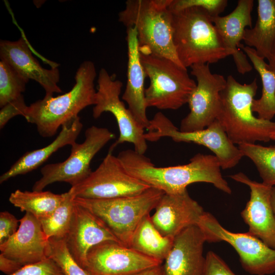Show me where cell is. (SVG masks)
<instances>
[{
  "label": "cell",
  "mask_w": 275,
  "mask_h": 275,
  "mask_svg": "<svg viewBox=\"0 0 275 275\" xmlns=\"http://www.w3.org/2000/svg\"><path fill=\"white\" fill-rule=\"evenodd\" d=\"M118 157L129 174L164 194L183 192L197 182L211 183L226 194L232 193L215 155L198 153L187 164L168 167H157L144 154L131 149L121 152Z\"/></svg>",
  "instance_id": "6da1fadb"
},
{
  "label": "cell",
  "mask_w": 275,
  "mask_h": 275,
  "mask_svg": "<svg viewBox=\"0 0 275 275\" xmlns=\"http://www.w3.org/2000/svg\"><path fill=\"white\" fill-rule=\"evenodd\" d=\"M96 70L90 61L82 62L77 70L72 89L61 95L44 97L27 106L23 117L36 125L43 138L53 136L59 128L72 121L86 107L95 105Z\"/></svg>",
  "instance_id": "7a4b0ae2"
},
{
  "label": "cell",
  "mask_w": 275,
  "mask_h": 275,
  "mask_svg": "<svg viewBox=\"0 0 275 275\" xmlns=\"http://www.w3.org/2000/svg\"><path fill=\"white\" fill-rule=\"evenodd\" d=\"M172 13L174 44L185 68L215 63L230 56L205 10L193 7Z\"/></svg>",
  "instance_id": "3957f363"
},
{
  "label": "cell",
  "mask_w": 275,
  "mask_h": 275,
  "mask_svg": "<svg viewBox=\"0 0 275 275\" xmlns=\"http://www.w3.org/2000/svg\"><path fill=\"white\" fill-rule=\"evenodd\" d=\"M172 0H128L119 21L136 29L141 53L171 60L184 67L173 41ZM185 68V67H184Z\"/></svg>",
  "instance_id": "277c9868"
},
{
  "label": "cell",
  "mask_w": 275,
  "mask_h": 275,
  "mask_svg": "<svg viewBox=\"0 0 275 275\" xmlns=\"http://www.w3.org/2000/svg\"><path fill=\"white\" fill-rule=\"evenodd\" d=\"M258 89L255 78L250 84H242L229 75L221 92V108L217 120L231 141L238 145L269 142L275 132V121L255 117L252 103Z\"/></svg>",
  "instance_id": "5b68a950"
},
{
  "label": "cell",
  "mask_w": 275,
  "mask_h": 275,
  "mask_svg": "<svg viewBox=\"0 0 275 275\" xmlns=\"http://www.w3.org/2000/svg\"><path fill=\"white\" fill-rule=\"evenodd\" d=\"M164 193L151 187L132 196L112 199L75 197L74 202L99 217L120 242L128 247L135 229L156 206Z\"/></svg>",
  "instance_id": "8992f818"
},
{
  "label": "cell",
  "mask_w": 275,
  "mask_h": 275,
  "mask_svg": "<svg viewBox=\"0 0 275 275\" xmlns=\"http://www.w3.org/2000/svg\"><path fill=\"white\" fill-rule=\"evenodd\" d=\"M140 54L150 79L145 91L147 107L175 110L187 103L197 84L189 77L187 68L165 58Z\"/></svg>",
  "instance_id": "52a82bcc"
},
{
  "label": "cell",
  "mask_w": 275,
  "mask_h": 275,
  "mask_svg": "<svg viewBox=\"0 0 275 275\" xmlns=\"http://www.w3.org/2000/svg\"><path fill=\"white\" fill-rule=\"evenodd\" d=\"M146 129L145 138L147 141L156 142L161 138L169 137L176 142L194 143L207 147L215 154L224 170L234 167L244 156L217 119L205 129L184 132L164 114L158 112L150 120Z\"/></svg>",
  "instance_id": "ba28073f"
},
{
  "label": "cell",
  "mask_w": 275,
  "mask_h": 275,
  "mask_svg": "<svg viewBox=\"0 0 275 275\" xmlns=\"http://www.w3.org/2000/svg\"><path fill=\"white\" fill-rule=\"evenodd\" d=\"M115 135L108 129L92 126L85 131V140L71 147L69 157L62 162L50 163L41 170V177L33 186V190H43L54 182H63L74 186L91 173L90 163L95 155Z\"/></svg>",
  "instance_id": "9c48e42d"
},
{
  "label": "cell",
  "mask_w": 275,
  "mask_h": 275,
  "mask_svg": "<svg viewBox=\"0 0 275 275\" xmlns=\"http://www.w3.org/2000/svg\"><path fill=\"white\" fill-rule=\"evenodd\" d=\"M122 87L121 81L110 75L105 69L101 68L98 74L96 102L92 115L94 118L97 119L103 113L109 112L116 120L119 136L111 146L108 152L113 153L118 145L127 142L133 144L135 151L144 154L147 149L144 128L139 124L120 99Z\"/></svg>",
  "instance_id": "30bf717a"
},
{
  "label": "cell",
  "mask_w": 275,
  "mask_h": 275,
  "mask_svg": "<svg viewBox=\"0 0 275 275\" xmlns=\"http://www.w3.org/2000/svg\"><path fill=\"white\" fill-rule=\"evenodd\" d=\"M197 225L206 241L229 243L238 254L243 268L250 274L268 275L275 272V250L260 239L246 233H234L223 227L211 213L205 212Z\"/></svg>",
  "instance_id": "8fae6325"
},
{
  "label": "cell",
  "mask_w": 275,
  "mask_h": 275,
  "mask_svg": "<svg viewBox=\"0 0 275 275\" xmlns=\"http://www.w3.org/2000/svg\"><path fill=\"white\" fill-rule=\"evenodd\" d=\"M150 187L129 174L118 156L108 152L95 170L71 188L76 197L102 199L135 196Z\"/></svg>",
  "instance_id": "7c38bea8"
},
{
  "label": "cell",
  "mask_w": 275,
  "mask_h": 275,
  "mask_svg": "<svg viewBox=\"0 0 275 275\" xmlns=\"http://www.w3.org/2000/svg\"><path fill=\"white\" fill-rule=\"evenodd\" d=\"M190 68L197 82L187 103L190 112L182 120L179 129L184 132L202 130L217 119L220 93L226 85L223 75L210 71L209 64H196Z\"/></svg>",
  "instance_id": "4fadbf2b"
},
{
  "label": "cell",
  "mask_w": 275,
  "mask_h": 275,
  "mask_svg": "<svg viewBox=\"0 0 275 275\" xmlns=\"http://www.w3.org/2000/svg\"><path fill=\"white\" fill-rule=\"evenodd\" d=\"M161 264L120 243L106 241L90 250L84 269L88 275H131Z\"/></svg>",
  "instance_id": "5bb4252c"
},
{
  "label": "cell",
  "mask_w": 275,
  "mask_h": 275,
  "mask_svg": "<svg viewBox=\"0 0 275 275\" xmlns=\"http://www.w3.org/2000/svg\"><path fill=\"white\" fill-rule=\"evenodd\" d=\"M250 189V198L241 216L249 227V232L275 250V215L271 203L272 187L250 179L242 173L230 176Z\"/></svg>",
  "instance_id": "9a60e30c"
},
{
  "label": "cell",
  "mask_w": 275,
  "mask_h": 275,
  "mask_svg": "<svg viewBox=\"0 0 275 275\" xmlns=\"http://www.w3.org/2000/svg\"><path fill=\"white\" fill-rule=\"evenodd\" d=\"M65 239L70 254L83 269L87 265L88 253L93 246L106 241L121 243L99 217L75 203L72 222Z\"/></svg>",
  "instance_id": "2e32d148"
},
{
  "label": "cell",
  "mask_w": 275,
  "mask_h": 275,
  "mask_svg": "<svg viewBox=\"0 0 275 275\" xmlns=\"http://www.w3.org/2000/svg\"><path fill=\"white\" fill-rule=\"evenodd\" d=\"M151 221L161 235L174 238L184 229L197 225L205 211L203 207L183 192L164 194L155 208Z\"/></svg>",
  "instance_id": "e0dca14e"
},
{
  "label": "cell",
  "mask_w": 275,
  "mask_h": 275,
  "mask_svg": "<svg viewBox=\"0 0 275 275\" xmlns=\"http://www.w3.org/2000/svg\"><path fill=\"white\" fill-rule=\"evenodd\" d=\"M205 236L198 225L186 228L174 239L171 251L161 265L163 275H203Z\"/></svg>",
  "instance_id": "ac0fdd59"
},
{
  "label": "cell",
  "mask_w": 275,
  "mask_h": 275,
  "mask_svg": "<svg viewBox=\"0 0 275 275\" xmlns=\"http://www.w3.org/2000/svg\"><path fill=\"white\" fill-rule=\"evenodd\" d=\"M0 58L28 80L39 83L45 91V96H52L62 90L58 83L60 72L58 67L48 69L42 67L33 57L27 41L22 37L15 41L1 40Z\"/></svg>",
  "instance_id": "d6986e66"
},
{
  "label": "cell",
  "mask_w": 275,
  "mask_h": 275,
  "mask_svg": "<svg viewBox=\"0 0 275 275\" xmlns=\"http://www.w3.org/2000/svg\"><path fill=\"white\" fill-rule=\"evenodd\" d=\"M48 242L40 221L25 212L19 220L17 231L0 244L1 253L23 266L47 258Z\"/></svg>",
  "instance_id": "ffe728a7"
},
{
  "label": "cell",
  "mask_w": 275,
  "mask_h": 275,
  "mask_svg": "<svg viewBox=\"0 0 275 275\" xmlns=\"http://www.w3.org/2000/svg\"><path fill=\"white\" fill-rule=\"evenodd\" d=\"M253 6V0H239L237 6L230 14L212 17L225 46L233 57L238 72L242 74L253 69L246 55L240 48V45L246 27L252 28L251 13Z\"/></svg>",
  "instance_id": "44dd1931"
},
{
  "label": "cell",
  "mask_w": 275,
  "mask_h": 275,
  "mask_svg": "<svg viewBox=\"0 0 275 275\" xmlns=\"http://www.w3.org/2000/svg\"><path fill=\"white\" fill-rule=\"evenodd\" d=\"M127 44V82L122 99L139 124L143 128L148 127L150 120L146 113L144 81L147 76L141 61L136 29L126 28Z\"/></svg>",
  "instance_id": "7402d4cb"
},
{
  "label": "cell",
  "mask_w": 275,
  "mask_h": 275,
  "mask_svg": "<svg viewBox=\"0 0 275 275\" xmlns=\"http://www.w3.org/2000/svg\"><path fill=\"white\" fill-rule=\"evenodd\" d=\"M83 124L79 116L63 125L58 135L48 145L28 152L21 156L0 177V183L20 175L28 173L42 165L54 153L67 145L76 143Z\"/></svg>",
  "instance_id": "603a6c76"
},
{
  "label": "cell",
  "mask_w": 275,
  "mask_h": 275,
  "mask_svg": "<svg viewBox=\"0 0 275 275\" xmlns=\"http://www.w3.org/2000/svg\"><path fill=\"white\" fill-rule=\"evenodd\" d=\"M255 25L244 31L243 41L260 57L268 59L275 41V0H258Z\"/></svg>",
  "instance_id": "cb8c5ba5"
},
{
  "label": "cell",
  "mask_w": 275,
  "mask_h": 275,
  "mask_svg": "<svg viewBox=\"0 0 275 275\" xmlns=\"http://www.w3.org/2000/svg\"><path fill=\"white\" fill-rule=\"evenodd\" d=\"M174 239L161 235L148 214L143 218L134 231L129 248L162 263L172 249Z\"/></svg>",
  "instance_id": "d4e9b609"
},
{
  "label": "cell",
  "mask_w": 275,
  "mask_h": 275,
  "mask_svg": "<svg viewBox=\"0 0 275 275\" xmlns=\"http://www.w3.org/2000/svg\"><path fill=\"white\" fill-rule=\"evenodd\" d=\"M240 48L249 58L259 74L262 84V95L258 99H254L252 111L258 118L271 120L275 116V73L270 69L264 58L257 53L255 49L240 44Z\"/></svg>",
  "instance_id": "484cf974"
},
{
  "label": "cell",
  "mask_w": 275,
  "mask_h": 275,
  "mask_svg": "<svg viewBox=\"0 0 275 275\" xmlns=\"http://www.w3.org/2000/svg\"><path fill=\"white\" fill-rule=\"evenodd\" d=\"M65 196L66 193L56 194L49 191L17 189L11 194L9 201L21 211L30 213L40 220L50 215Z\"/></svg>",
  "instance_id": "4316f807"
},
{
  "label": "cell",
  "mask_w": 275,
  "mask_h": 275,
  "mask_svg": "<svg viewBox=\"0 0 275 275\" xmlns=\"http://www.w3.org/2000/svg\"><path fill=\"white\" fill-rule=\"evenodd\" d=\"M75 196L71 188L66 193L63 201L49 216L39 220L48 239L65 238L72 222Z\"/></svg>",
  "instance_id": "83f0119b"
},
{
  "label": "cell",
  "mask_w": 275,
  "mask_h": 275,
  "mask_svg": "<svg viewBox=\"0 0 275 275\" xmlns=\"http://www.w3.org/2000/svg\"><path fill=\"white\" fill-rule=\"evenodd\" d=\"M238 148L243 156L254 162L262 182L275 186V145L268 147L255 144H243Z\"/></svg>",
  "instance_id": "f1b7e54d"
},
{
  "label": "cell",
  "mask_w": 275,
  "mask_h": 275,
  "mask_svg": "<svg viewBox=\"0 0 275 275\" xmlns=\"http://www.w3.org/2000/svg\"><path fill=\"white\" fill-rule=\"evenodd\" d=\"M29 80L7 62L0 61V107L22 95Z\"/></svg>",
  "instance_id": "f546056e"
},
{
  "label": "cell",
  "mask_w": 275,
  "mask_h": 275,
  "mask_svg": "<svg viewBox=\"0 0 275 275\" xmlns=\"http://www.w3.org/2000/svg\"><path fill=\"white\" fill-rule=\"evenodd\" d=\"M47 257L56 262L64 275H88L70 254L65 238L48 239Z\"/></svg>",
  "instance_id": "4dcf8cb0"
},
{
  "label": "cell",
  "mask_w": 275,
  "mask_h": 275,
  "mask_svg": "<svg viewBox=\"0 0 275 275\" xmlns=\"http://www.w3.org/2000/svg\"><path fill=\"white\" fill-rule=\"evenodd\" d=\"M227 5V0H172L170 8L172 12H177L190 7H200L214 17L219 16Z\"/></svg>",
  "instance_id": "1f68e13d"
},
{
  "label": "cell",
  "mask_w": 275,
  "mask_h": 275,
  "mask_svg": "<svg viewBox=\"0 0 275 275\" xmlns=\"http://www.w3.org/2000/svg\"><path fill=\"white\" fill-rule=\"evenodd\" d=\"M11 275H64L59 266L50 258L23 266Z\"/></svg>",
  "instance_id": "d6a6232c"
},
{
  "label": "cell",
  "mask_w": 275,
  "mask_h": 275,
  "mask_svg": "<svg viewBox=\"0 0 275 275\" xmlns=\"http://www.w3.org/2000/svg\"><path fill=\"white\" fill-rule=\"evenodd\" d=\"M203 275H236L225 262L213 251L205 256V265Z\"/></svg>",
  "instance_id": "836d02e7"
},
{
  "label": "cell",
  "mask_w": 275,
  "mask_h": 275,
  "mask_svg": "<svg viewBox=\"0 0 275 275\" xmlns=\"http://www.w3.org/2000/svg\"><path fill=\"white\" fill-rule=\"evenodd\" d=\"M28 105L25 103L23 95L12 101L3 107L0 111V128L2 129L12 118L22 116Z\"/></svg>",
  "instance_id": "e575fe53"
},
{
  "label": "cell",
  "mask_w": 275,
  "mask_h": 275,
  "mask_svg": "<svg viewBox=\"0 0 275 275\" xmlns=\"http://www.w3.org/2000/svg\"><path fill=\"white\" fill-rule=\"evenodd\" d=\"M19 220L7 211L0 213V244L8 240L17 230Z\"/></svg>",
  "instance_id": "d590c367"
},
{
  "label": "cell",
  "mask_w": 275,
  "mask_h": 275,
  "mask_svg": "<svg viewBox=\"0 0 275 275\" xmlns=\"http://www.w3.org/2000/svg\"><path fill=\"white\" fill-rule=\"evenodd\" d=\"M22 266L18 262L10 259L3 254H0V270L7 275H11L20 269Z\"/></svg>",
  "instance_id": "8d00e7d4"
},
{
  "label": "cell",
  "mask_w": 275,
  "mask_h": 275,
  "mask_svg": "<svg viewBox=\"0 0 275 275\" xmlns=\"http://www.w3.org/2000/svg\"><path fill=\"white\" fill-rule=\"evenodd\" d=\"M131 275H163L161 265L146 269Z\"/></svg>",
  "instance_id": "74e56055"
},
{
  "label": "cell",
  "mask_w": 275,
  "mask_h": 275,
  "mask_svg": "<svg viewBox=\"0 0 275 275\" xmlns=\"http://www.w3.org/2000/svg\"><path fill=\"white\" fill-rule=\"evenodd\" d=\"M268 65L270 69L275 73V41L271 49V53L269 59Z\"/></svg>",
  "instance_id": "f35d334b"
},
{
  "label": "cell",
  "mask_w": 275,
  "mask_h": 275,
  "mask_svg": "<svg viewBox=\"0 0 275 275\" xmlns=\"http://www.w3.org/2000/svg\"><path fill=\"white\" fill-rule=\"evenodd\" d=\"M271 203L273 211L275 215V186L272 187L271 188Z\"/></svg>",
  "instance_id": "ab89813d"
},
{
  "label": "cell",
  "mask_w": 275,
  "mask_h": 275,
  "mask_svg": "<svg viewBox=\"0 0 275 275\" xmlns=\"http://www.w3.org/2000/svg\"><path fill=\"white\" fill-rule=\"evenodd\" d=\"M270 139L275 141V132L272 133L270 135Z\"/></svg>",
  "instance_id": "60d3db41"
}]
</instances>
